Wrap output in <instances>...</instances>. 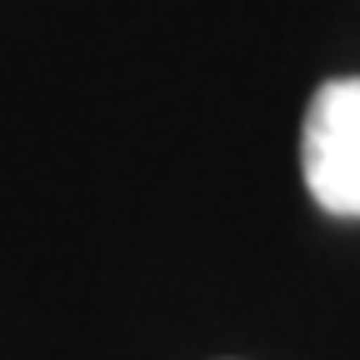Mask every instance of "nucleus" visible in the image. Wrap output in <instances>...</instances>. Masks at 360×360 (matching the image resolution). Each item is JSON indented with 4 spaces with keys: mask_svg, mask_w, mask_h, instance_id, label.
I'll list each match as a JSON object with an SVG mask.
<instances>
[{
    "mask_svg": "<svg viewBox=\"0 0 360 360\" xmlns=\"http://www.w3.org/2000/svg\"><path fill=\"white\" fill-rule=\"evenodd\" d=\"M300 170L326 215L360 220V75L326 80L300 130Z\"/></svg>",
    "mask_w": 360,
    "mask_h": 360,
    "instance_id": "nucleus-1",
    "label": "nucleus"
}]
</instances>
